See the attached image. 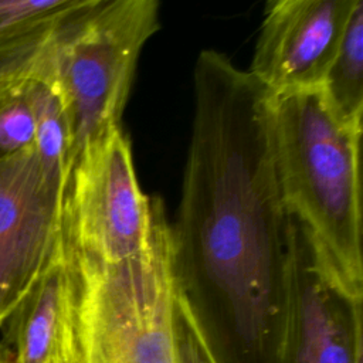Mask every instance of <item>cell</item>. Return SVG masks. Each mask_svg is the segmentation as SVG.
I'll return each mask as SVG.
<instances>
[{"instance_id": "8fae6325", "label": "cell", "mask_w": 363, "mask_h": 363, "mask_svg": "<svg viewBox=\"0 0 363 363\" xmlns=\"http://www.w3.org/2000/svg\"><path fill=\"white\" fill-rule=\"evenodd\" d=\"M26 91L35 122L34 149L47 172L67 180L69 126L62 101L47 79L28 81Z\"/></svg>"}, {"instance_id": "7a4b0ae2", "label": "cell", "mask_w": 363, "mask_h": 363, "mask_svg": "<svg viewBox=\"0 0 363 363\" xmlns=\"http://www.w3.org/2000/svg\"><path fill=\"white\" fill-rule=\"evenodd\" d=\"M277 177L292 217L342 281L363 295L362 123L339 116L320 88L269 94Z\"/></svg>"}, {"instance_id": "7c38bea8", "label": "cell", "mask_w": 363, "mask_h": 363, "mask_svg": "<svg viewBox=\"0 0 363 363\" xmlns=\"http://www.w3.org/2000/svg\"><path fill=\"white\" fill-rule=\"evenodd\" d=\"M85 0H0V44L26 33L55 26Z\"/></svg>"}, {"instance_id": "8992f818", "label": "cell", "mask_w": 363, "mask_h": 363, "mask_svg": "<svg viewBox=\"0 0 363 363\" xmlns=\"http://www.w3.org/2000/svg\"><path fill=\"white\" fill-rule=\"evenodd\" d=\"M362 306L363 295L342 281L291 216L286 292L272 340L278 363H363Z\"/></svg>"}, {"instance_id": "3957f363", "label": "cell", "mask_w": 363, "mask_h": 363, "mask_svg": "<svg viewBox=\"0 0 363 363\" xmlns=\"http://www.w3.org/2000/svg\"><path fill=\"white\" fill-rule=\"evenodd\" d=\"M147 248L119 262L68 251L79 363H179V294L170 262L169 220L152 197ZM64 245V244H62Z\"/></svg>"}, {"instance_id": "5b68a950", "label": "cell", "mask_w": 363, "mask_h": 363, "mask_svg": "<svg viewBox=\"0 0 363 363\" xmlns=\"http://www.w3.org/2000/svg\"><path fill=\"white\" fill-rule=\"evenodd\" d=\"M153 204L138 182L130 142L116 128L85 146L72 162L62 201V244L98 262L145 251Z\"/></svg>"}, {"instance_id": "30bf717a", "label": "cell", "mask_w": 363, "mask_h": 363, "mask_svg": "<svg viewBox=\"0 0 363 363\" xmlns=\"http://www.w3.org/2000/svg\"><path fill=\"white\" fill-rule=\"evenodd\" d=\"M319 88L339 116L353 123H362L363 0H356L339 47Z\"/></svg>"}, {"instance_id": "4fadbf2b", "label": "cell", "mask_w": 363, "mask_h": 363, "mask_svg": "<svg viewBox=\"0 0 363 363\" xmlns=\"http://www.w3.org/2000/svg\"><path fill=\"white\" fill-rule=\"evenodd\" d=\"M27 84L0 91V159L34 146L35 122Z\"/></svg>"}, {"instance_id": "5bb4252c", "label": "cell", "mask_w": 363, "mask_h": 363, "mask_svg": "<svg viewBox=\"0 0 363 363\" xmlns=\"http://www.w3.org/2000/svg\"><path fill=\"white\" fill-rule=\"evenodd\" d=\"M179 294V292H177ZM179 363H221L214 339L179 295L177 320Z\"/></svg>"}, {"instance_id": "277c9868", "label": "cell", "mask_w": 363, "mask_h": 363, "mask_svg": "<svg viewBox=\"0 0 363 363\" xmlns=\"http://www.w3.org/2000/svg\"><path fill=\"white\" fill-rule=\"evenodd\" d=\"M156 0H85L61 26L47 81L69 126L68 170L81 150L121 128L143 45L160 28Z\"/></svg>"}, {"instance_id": "52a82bcc", "label": "cell", "mask_w": 363, "mask_h": 363, "mask_svg": "<svg viewBox=\"0 0 363 363\" xmlns=\"http://www.w3.org/2000/svg\"><path fill=\"white\" fill-rule=\"evenodd\" d=\"M65 183L34 146L0 159V326L62 247Z\"/></svg>"}, {"instance_id": "9a60e30c", "label": "cell", "mask_w": 363, "mask_h": 363, "mask_svg": "<svg viewBox=\"0 0 363 363\" xmlns=\"http://www.w3.org/2000/svg\"><path fill=\"white\" fill-rule=\"evenodd\" d=\"M0 363H4V360H3V357H1V352H0Z\"/></svg>"}, {"instance_id": "ba28073f", "label": "cell", "mask_w": 363, "mask_h": 363, "mask_svg": "<svg viewBox=\"0 0 363 363\" xmlns=\"http://www.w3.org/2000/svg\"><path fill=\"white\" fill-rule=\"evenodd\" d=\"M356 0H275L248 72L271 94L319 88Z\"/></svg>"}, {"instance_id": "6da1fadb", "label": "cell", "mask_w": 363, "mask_h": 363, "mask_svg": "<svg viewBox=\"0 0 363 363\" xmlns=\"http://www.w3.org/2000/svg\"><path fill=\"white\" fill-rule=\"evenodd\" d=\"M193 95L182 196L169 223L174 284L208 333L220 322L262 350L281 320L291 252L269 92L224 54L204 50Z\"/></svg>"}, {"instance_id": "9c48e42d", "label": "cell", "mask_w": 363, "mask_h": 363, "mask_svg": "<svg viewBox=\"0 0 363 363\" xmlns=\"http://www.w3.org/2000/svg\"><path fill=\"white\" fill-rule=\"evenodd\" d=\"M0 329L4 363H79L75 296L64 245Z\"/></svg>"}]
</instances>
